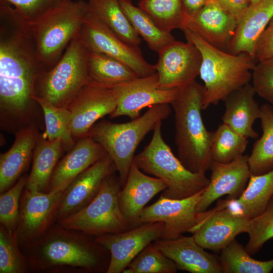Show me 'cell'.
<instances>
[{"label": "cell", "instance_id": "1", "mask_svg": "<svg viewBox=\"0 0 273 273\" xmlns=\"http://www.w3.org/2000/svg\"><path fill=\"white\" fill-rule=\"evenodd\" d=\"M47 71L37 54L32 26L9 3L0 0V105L23 115L36 102L38 79Z\"/></svg>", "mask_w": 273, "mask_h": 273}, {"label": "cell", "instance_id": "2", "mask_svg": "<svg viewBox=\"0 0 273 273\" xmlns=\"http://www.w3.org/2000/svg\"><path fill=\"white\" fill-rule=\"evenodd\" d=\"M80 231L53 224L36 242L22 250L30 270L39 272L100 271L105 249Z\"/></svg>", "mask_w": 273, "mask_h": 273}, {"label": "cell", "instance_id": "3", "mask_svg": "<svg viewBox=\"0 0 273 273\" xmlns=\"http://www.w3.org/2000/svg\"><path fill=\"white\" fill-rule=\"evenodd\" d=\"M204 96V86L195 80L179 88L171 104L174 111L178 158L186 168L195 173H205L212 162L211 131L207 130L201 115Z\"/></svg>", "mask_w": 273, "mask_h": 273}, {"label": "cell", "instance_id": "4", "mask_svg": "<svg viewBox=\"0 0 273 273\" xmlns=\"http://www.w3.org/2000/svg\"><path fill=\"white\" fill-rule=\"evenodd\" d=\"M187 41L201 55L199 75L204 82L203 110L217 105L250 83L255 60L245 54H232L209 44L193 31L183 30Z\"/></svg>", "mask_w": 273, "mask_h": 273}, {"label": "cell", "instance_id": "5", "mask_svg": "<svg viewBox=\"0 0 273 273\" xmlns=\"http://www.w3.org/2000/svg\"><path fill=\"white\" fill-rule=\"evenodd\" d=\"M171 113L169 104L149 107L142 116L122 123L107 120L95 124L88 135L98 143L112 159L122 187L133 161L134 153L145 136Z\"/></svg>", "mask_w": 273, "mask_h": 273}, {"label": "cell", "instance_id": "6", "mask_svg": "<svg viewBox=\"0 0 273 273\" xmlns=\"http://www.w3.org/2000/svg\"><path fill=\"white\" fill-rule=\"evenodd\" d=\"M162 122L153 129L150 143L134 156L133 161L143 171L161 179L167 186L162 196L171 199H184L204 190L209 178L205 173L193 172L182 164L164 140Z\"/></svg>", "mask_w": 273, "mask_h": 273}, {"label": "cell", "instance_id": "7", "mask_svg": "<svg viewBox=\"0 0 273 273\" xmlns=\"http://www.w3.org/2000/svg\"><path fill=\"white\" fill-rule=\"evenodd\" d=\"M89 52L78 35L58 62L38 79L34 97L45 99L58 107H67L89 82Z\"/></svg>", "mask_w": 273, "mask_h": 273}, {"label": "cell", "instance_id": "8", "mask_svg": "<svg viewBox=\"0 0 273 273\" xmlns=\"http://www.w3.org/2000/svg\"><path fill=\"white\" fill-rule=\"evenodd\" d=\"M121 184L114 172L103 181L95 198L83 208L57 223L80 231L90 236L118 233L129 230L131 225L120 207Z\"/></svg>", "mask_w": 273, "mask_h": 273}, {"label": "cell", "instance_id": "9", "mask_svg": "<svg viewBox=\"0 0 273 273\" xmlns=\"http://www.w3.org/2000/svg\"><path fill=\"white\" fill-rule=\"evenodd\" d=\"M88 12L87 3L71 1L32 25L38 57L47 70L58 62L79 34Z\"/></svg>", "mask_w": 273, "mask_h": 273}, {"label": "cell", "instance_id": "10", "mask_svg": "<svg viewBox=\"0 0 273 273\" xmlns=\"http://www.w3.org/2000/svg\"><path fill=\"white\" fill-rule=\"evenodd\" d=\"M78 36L89 51L105 54L122 62L139 77L156 72L154 65L145 60L139 47L121 39L89 11Z\"/></svg>", "mask_w": 273, "mask_h": 273}, {"label": "cell", "instance_id": "11", "mask_svg": "<svg viewBox=\"0 0 273 273\" xmlns=\"http://www.w3.org/2000/svg\"><path fill=\"white\" fill-rule=\"evenodd\" d=\"M63 192L43 193L25 187L16 230L21 249L36 242L56 222Z\"/></svg>", "mask_w": 273, "mask_h": 273}, {"label": "cell", "instance_id": "12", "mask_svg": "<svg viewBox=\"0 0 273 273\" xmlns=\"http://www.w3.org/2000/svg\"><path fill=\"white\" fill-rule=\"evenodd\" d=\"M116 99V107L111 118L125 116L134 119L146 107L162 104H171L179 88L163 89L158 84L157 72L112 86Z\"/></svg>", "mask_w": 273, "mask_h": 273}, {"label": "cell", "instance_id": "13", "mask_svg": "<svg viewBox=\"0 0 273 273\" xmlns=\"http://www.w3.org/2000/svg\"><path fill=\"white\" fill-rule=\"evenodd\" d=\"M250 220L230 207L217 204L212 210L197 213V223L190 233L204 249L220 251L236 236L246 233Z\"/></svg>", "mask_w": 273, "mask_h": 273}, {"label": "cell", "instance_id": "14", "mask_svg": "<svg viewBox=\"0 0 273 273\" xmlns=\"http://www.w3.org/2000/svg\"><path fill=\"white\" fill-rule=\"evenodd\" d=\"M158 53V60L154 67L161 88H181L199 75L201 55L192 43L175 40Z\"/></svg>", "mask_w": 273, "mask_h": 273}, {"label": "cell", "instance_id": "15", "mask_svg": "<svg viewBox=\"0 0 273 273\" xmlns=\"http://www.w3.org/2000/svg\"><path fill=\"white\" fill-rule=\"evenodd\" d=\"M203 191L180 199L161 195L155 203L143 209L138 219L137 226L161 222L163 228L160 239L165 240L176 239L184 233L190 232L197 223L196 207Z\"/></svg>", "mask_w": 273, "mask_h": 273}, {"label": "cell", "instance_id": "16", "mask_svg": "<svg viewBox=\"0 0 273 273\" xmlns=\"http://www.w3.org/2000/svg\"><path fill=\"white\" fill-rule=\"evenodd\" d=\"M163 228L161 222L146 223L123 232L97 236L96 242L110 254L106 272H122L145 247L161 238Z\"/></svg>", "mask_w": 273, "mask_h": 273}, {"label": "cell", "instance_id": "17", "mask_svg": "<svg viewBox=\"0 0 273 273\" xmlns=\"http://www.w3.org/2000/svg\"><path fill=\"white\" fill-rule=\"evenodd\" d=\"M67 107L72 116V135L81 138L98 120L113 112L116 99L112 86L89 81Z\"/></svg>", "mask_w": 273, "mask_h": 273}, {"label": "cell", "instance_id": "18", "mask_svg": "<svg viewBox=\"0 0 273 273\" xmlns=\"http://www.w3.org/2000/svg\"><path fill=\"white\" fill-rule=\"evenodd\" d=\"M248 156L243 154L226 163L212 161L209 183L197 203V213L205 211L215 201L224 195H228V200H235L241 196L251 176Z\"/></svg>", "mask_w": 273, "mask_h": 273}, {"label": "cell", "instance_id": "19", "mask_svg": "<svg viewBox=\"0 0 273 273\" xmlns=\"http://www.w3.org/2000/svg\"><path fill=\"white\" fill-rule=\"evenodd\" d=\"M115 170L112 159L106 154L78 175L63 191L56 222L85 207L97 195L104 179Z\"/></svg>", "mask_w": 273, "mask_h": 273}, {"label": "cell", "instance_id": "20", "mask_svg": "<svg viewBox=\"0 0 273 273\" xmlns=\"http://www.w3.org/2000/svg\"><path fill=\"white\" fill-rule=\"evenodd\" d=\"M153 244L172 260L178 269L191 273H222L219 256L205 251L193 236L159 239Z\"/></svg>", "mask_w": 273, "mask_h": 273}, {"label": "cell", "instance_id": "21", "mask_svg": "<svg viewBox=\"0 0 273 273\" xmlns=\"http://www.w3.org/2000/svg\"><path fill=\"white\" fill-rule=\"evenodd\" d=\"M106 154L103 148L89 135L81 138L57 163L49 192H63L78 175Z\"/></svg>", "mask_w": 273, "mask_h": 273}, {"label": "cell", "instance_id": "22", "mask_svg": "<svg viewBox=\"0 0 273 273\" xmlns=\"http://www.w3.org/2000/svg\"><path fill=\"white\" fill-rule=\"evenodd\" d=\"M237 23L235 17L224 11L216 3L209 1L189 18L185 28L193 31L214 47L226 51Z\"/></svg>", "mask_w": 273, "mask_h": 273}, {"label": "cell", "instance_id": "23", "mask_svg": "<svg viewBox=\"0 0 273 273\" xmlns=\"http://www.w3.org/2000/svg\"><path fill=\"white\" fill-rule=\"evenodd\" d=\"M272 18L273 0L250 4L238 20L225 51L235 55L245 54L255 60L257 42Z\"/></svg>", "mask_w": 273, "mask_h": 273}, {"label": "cell", "instance_id": "24", "mask_svg": "<svg viewBox=\"0 0 273 273\" xmlns=\"http://www.w3.org/2000/svg\"><path fill=\"white\" fill-rule=\"evenodd\" d=\"M166 189L161 179L145 174L133 161L119 194L121 210L131 226H137L139 217L147 203Z\"/></svg>", "mask_w": 273, "mask_h": 273}, {"label": "cell", "instance_id": "25", "mask_svg": "<svg viewBox=\"0 0 273 273\" xmlns=\"http://www.w3.org/2000/svg\"><path fill=\"white\" fill-rule=\"evenodd\" d=\"M255 94L252 85L249 83L231 93L224 101L222 123L247 139L258 137L253 128L260 114V107L254 98Z\"/></svg>", "mask_w": 273, "mask_h": 273}, {"label": "cell", "instance_id": "26", "mask_svg": "<svg viewBox=\"0 0 273 273\" xmlns=\"http://www.w3.org/2000/svg\"><path fill=\"white\" fill-rule=\"evenodd\" d=\"M38 138L33 127H27L16 134L7 152L0 155V193L12 187L28 165Z\"/></svg>", "mask_w": 273, "mask_h": 273}, {"label": "cell", "instance_id": "27", "mask_svg": "<svg viewBox=\"0 0 273 273\" xmlns=\"http://www.w3.org/2000/svg\"><path fill=\"white\" fill-rule=\"evenodd\" d=\"M272 196L273 169L262 174H251L246 188L238 199L220 200L218 202L251 219L264 211Z\"/></svg>", "mask_w": 273, "mask_h": 273}, {"label": "cell", "instance_id": "28", "mask_svg": "<svg viewBox=\"0 0 273 273\" xmlns=\"http://www.w3.org/2000/svg\"><path fill=\"white\" fill-rule=\"evenodd\" d=\"M63 143L61 139H38L33 156L31 170L25 187L43 193L49 192L51 179L61 154Z\"/></svg>", "mask_w": 273, "mask_h": 273}, {"label": "cell", "instance_id": "29", "mask_svg": "<svg viewBox=\"0 0 273 273\" xmlns=\"http://www.w3.org/2000/svg\"><path fill=\"white\" fill-rule=\"evenodd\" d=\"M89 12L123 40L139 47L141 38L123 11L118 0H89Z\"/></svg>", "mask_w": 273, "mask_h": 273}, {"label": "cell", "instance_id": "30", "mask_svg": "<svg viewBox=\"0 0 273 273\" xmlns=\"http://www.w3.org/2000/svg\"><path fill=\"white\" fill-rule=\"evenodd\" d=\"M262 135L254 144L248 164L251 175L266 173L273 169V107L260 106Z\"/></svg>", "mask_w": 273, "mask_h": 273}, {"label": "cell", "instance_id": "31", "mask_svg": "<svg viewBox=\"0 0 273 273\" xmlns=\"http://www.w3.org/2000/svg\"><path fill=\"white\" fill-rule=\"evenodd\" d=\"M132 27L153 51L159 53L175 39L171 32L161 29L152 18L129 0H118Z\"/></svg>", "mask_w": 273, "mask_h": 273}, {"label": "cell", "instance_id": "32", "mask_svg": "<svg viewBox=\"0 0 273 273\" xmlns=\"http://www.w3.org/2000/svg\"><path fill=\"white\" fill-rule=\"evenodd\" d=\"M89 80L113 86L139 77L122 62L105 54L89 51L88 58Z\"/></svg>", "mask_w": 273, "mask_h": 273}, {"label": "cell", "instance_id": "33", "mask_svg": "<svg viewBox=\"0 0 273 273\" xmlns=\"http://www.w3.org/2000/svg\"><path fill=\"white\" fill-rule=\"evenodd\" d=\"M219 256L222 273H269L273 271V259H255L234 240L220 251Z\"/></svg>", "mask_w": 273, "mask_h": 273}, {"label": "cell", "instance_id": "34", "mask_svg": "<svg viewBox=\"0 0 273 273\" xmlns=\"http://www.w3.org/2000/svg\"><path fill=\"white\" fill-rule=\"evenodd\" d=\"M248 139L222 123L211 131L210 150L212 161L229 163L243 155Z\"/></svg>", "mask_w": 273, "mask_h": 273}, {"label": "cell", "instance_id": "35", "mask_svg": "<svg viewBox=\"0 0 273 273\" xmlns=\"http://www.w3.org/2000/svg\"><path fill=\"white\" fill-rule=\"evenodd\" d=\"M34 100L41 107L44 118L46 130L44 139H61L63 145L72 149L75 145L71 131L72 116L67 107H57L48 101L37 97Z\"/></svg>", "mask_w": 273, "mask_h": 273}, {"label": "cell", "instance_id": "36", "mask_svg": "<svg viewBox=\"0 0 273 273\" xmlns=\"http://www.w3.org/2000/svg\"><path fill=\"white\" fill-rule=\"evenodd\" d=\"M139 7L146 12L162 30L171 32L182 30L189 19L185 12L182 0H141Z\"/></svg>", "mask_w": 273, "mask_h": 273}, {"label": "cell", "instance_id": "37", "mask_svg": "<svg viewBox=\"0 0 273 273\" xmlns=\"http://www.w3.org/2000/svg\"><path fill=\"white\" fill-rule=\"evenodd\" d=\"M28 260L19 245L17 232L0 225V273H26Z\"/></svg>", "mask_w": 273, "mask_h": 273}, {"label": "cell", "instance_id": "38", "mask_svg": "<svg viewBox=\"0 0 273 273\" xmlns=\"http://www.w3.org/2000/svg\"><path fill=\"white\" fill-rule=\"evenodd\" d=\"M175 263L153 244L145 247L128 265L122 272L174 273Z\"/></svg>", "mask_w": 273, "mask_h": 273}, {"label": "cell", "instance_id": "39", "mask_svg": "<svg viewBox=\"0 0 273 273\" xmlns=\"http://www.w3.org/2000/svg\"><path fill=\"white\" fill-rule=\"evenodd\" d=\"M246 233L249 240L245 249L250 255L257 253L273 238V196L264 211L250 220Z\"/></svg>", "mask_w": 273, "mask_h": 273}, {"label": "cell", "instance_id": "40", "mask_svg": "<svg viewBox=\"0 0 273 273\" xmlns=\"http://www.w3.org/2000/svg\"><path fill=\"white\" fill-rule=\"evenodd\" d=\"M27 177L21 176L10 189L0 195V222L6 229L15 231L19 218L20 198Z\"/></svg>", "mask_w": 273, "mask_h": 273}, {"label": "cell", "instance_id": "41", "mask_svg": "<svg viewBox=\"0 0 273 273\" xmlns=\"http://www.w3.org/2000/svg\"><path fill=\"white\" fill-rule=\"evenodd\" d=\"M13 6L30 24L33 25L72 0H2Z\"/></svg>", "mask_w": 273, "mask_h": 273}, {"label": "cell", "instance_id": "42", "mask_svg": "<svg viewBox=\"0 0 273 273\" xmlns=\"http://www.w3.org/2000/svg\"><path fill=\"white\" fill-rule=\"evenodd\" d=\"M252 80L256 94L273 105V57L258 62L252 71Z\"/></svg>", "mask_w": 273, "mask_h": 273}, {"label": "cell", "instance_id": "43", "mask_svg": "<svg viewBox=\"0 0 273 273\" xmlns=\"http://www.w3.org/2000/svg\"><path fill=\"white\" fill-rule=\"evenodd\" d=\"M255 55L257 62L273 57V18L259 38Z\"/></svg>", "mask_w": 273, "mask_h": 273}, {"label": "cell", "instance_id": "44", "mask_svg": "<svg viewBox=\"0 0 273 273\" xmlns=\"http://www.w3.org/2000/svg\"><path fill=\"white\" fill-rule=\"evenodd\" d=\"M216 3L224 11L239 18L250 5L249 0H209Z\"/></svg>", "mask_w": 273, "mask_h": 273}, {"label": "cell", "instance_id": "45", "mask_svg": "<svg viewBox=\"0 0 273 273\" xmlns=\"http://www.w3.org/2000/svg\"><path fill=\"white\" fill-rule=\"evenodd\" d=\"M209 0H182L185 13L190 18L204 7Z\"/></svg>", "mask_w": 273, "mask_h": 273}, {"label": "cell", "instance_id": "46", "mask_svg": "<svg viewBox=\"0 0 273 273\" xmlns=\"http://www.w3.org/2000/svg\"><path fill=\"white\" fill-rule=\"evenodd\" d=\"M249 1L250 2V4H254L259 2L260 0H249Z\"/></svg>", "mask_w": 273, "mask_h": 273}]
</instances>
